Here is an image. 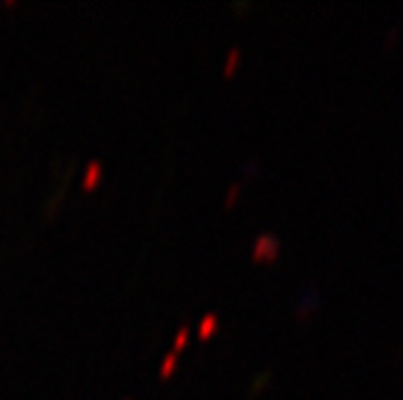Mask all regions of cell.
Segmentation results:
<instances>
[{"label": "cell", "instance_id": "obj_6", "mask_svg": "<svg viewBox=\"0 0 403 400\" xmlns=\"http://www.w3.org/2000/svg\"><path fill=\"white\" fill-rule=\"evenodd\" d=\"M237 63H239V49H230V53H228V65H225V75H232V73H234Z\"/></svg>", "mask_w": 403, "mask_h": 400}, {"label": "cell", "instance_id": "obj_7", "mask_svg": "<svg viewBox=\"0 0 403 400\" xmlns=\"http://www.w3.org/2000/svg\"><path fill=\"white\" fill-rule=\"evenodd\" d=\"M237 191H239V186H232V189L228 191V205H232V202H234V198H237Z\"/></svg>", "mask_w": 403, "mask_h": 400}, {"label": "cell", "instance_id": "obj_3", "mask_svg": "<svg viewBox=\"0 0 403 400\" xmlns=\"http://www.w3.org/2000/svg\"><path fill=\"white\" fill-rule=\"evenodd\" d=\"M215 331H218V313H205L196 328V336H198V340H208Z\"/></svg>", "mask_w": 403, "mask_h": 400}, {"label": "cell", "instance_id": "obj_8", "mask_svg": "<svg viewBox=\"0 0 403 400\" xmlns=\"http://www.w3.org/2000/svg\"><path fill=\"white\" fill-rule=\"evenodd\" d=\"M3 8H17V0H5Z\"/></svg>", "mask_w": 403, "mask_h": 400}, {"label": "cell", "instance_id": "obj_5", "mask_svg": "<svg viewBox=\"0 0 403 400\" xmlns=\"http://www.w3.org/2000/svg\"><path fill=\"white\" fill-rule=\"evenodd\" d=\"M186 342H189V326H181V328H179V333L174 336V350H172V352L179 354V352L186 347Z\"/></svg>", "mask_w": 403, "mask_h": 400}, {"label": "cell", "instance_id": "obj_1", "mask_svg": "<svg viewBox=\"0 0 403 400\" xmlns=\"http://www.w3.org/2000/svg\"><path fill=\"white\" fill-rule=\"evenodd\" d=\"M104 181V164L102 159H89L83 169V176H80V189L85 193H94V191L102 186Z\"/></svg>", "mask_w": 403, "mask_h": 400}, {"label": "cell", "instance_id": "obj_9", "mask_svg": "<svg viewBox=\"0 0 403 400\" xmlns=\"http://www.w3.org/2000/svg\"><path fill=\"white\" fill-rule=\"evenodd\" d=\"M123 400H130V398H123Z\"/></svg>", "mask_w": 403, "mask_h": 400}, {"label": "cell", "instance_id": "obj_2", "mask_svg": "<svg viewBox=\"0 0 403 400\" xmlns=\"http://www.w3.org/2000/svg\"><path fill=\"white\" fill-rule=\"evenodd\" d=\"M278 239H275L273 234H259L254 241V261H273L275 256H278Z\"/></svg>", "mask_w": 403, "mask_h": 400}, {"label": "cell", "instance_id": "obj_4", "mask_svg": "<svg viewBox=\"0 0 403 400\" xmlns=\"http://www.w3.org/2000/svg\"><path fill=\"white\" fill-rule=\"evenodd\" d=\"M176 367H179V354L176 352L164 354L162 364H160V369H157V376L162 379V381H167V379L176 372Z\"/></svg>", "mask_w": 403, "mask_h": 400}]
</instances>
